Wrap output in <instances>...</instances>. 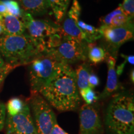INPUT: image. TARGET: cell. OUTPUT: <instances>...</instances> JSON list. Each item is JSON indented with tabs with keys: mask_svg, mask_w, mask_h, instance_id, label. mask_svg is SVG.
<instances>
[{
	"mask_svg": "<svg viewBox=\"0 0 134 134\" xmlns=\"http://www.w3.org/2000/svg\"><path fill=\"white\" fill-rule=\"evenodd\" d=\"M38 93L60 112L74 111L81 103L75 71L65 63L62 64L56 75Z\"/></svg>",
	"mask_w": 134,
	"mask_h": 134,
	"instance_id": "6da1fadb",
	"label": "cell"
},
{
	"mask_svg": "<svg viewBox=\"0 0 134 134\" xmlns=\"http://www.w3.org/2000/svg\"><path fill=\"white\" fill-rule=\"evenodd\" d=\"M105 124L112 134H134V99L132 94L121 93L109 104Z\"/></svg>",
	"mask_w": 134,
	"mask_h": 134,
	"instance_id": "7a4b0ae2",
	"label": "cell"
},
{
	"mask_svg": "<svg viewBox=\"0 0 134 134\" xmlns=\"http://www.w3.org/2000/svg\"><path fill=\"white\" fill-rule=\"evenodd\" d=\"M41 54L27 34L0 36V55L6 63L16 66L28 64Z\"/></svg>",
	"mask_w": 134,
	"mask_h": 134,
	"instance_id": "3957f363",
	"label": "cell"
},
{
	"mask_svg": "<svg viewBox=\"0 0 134 134\" xmlns=\"http://www.w3.org/2000/svg\"><path fill=\"white\" fill-rule=\"evenodd\" d=\"M63 63L47 53H42L29 63L31 91L38 93L56 75Z\"/></svg>",
	"mask_w": 134,
	"mask_h": 134,
	"instance_id": "277c9868",
	"label": "cell"
},
{
	"mask_svg": "<svg viewBox=\"0 0 134 134\" xmlns=\"http://www.w3.org/2000/svg\"><path fill=\"white\" fill-rule=\"evenodd\" d=\"M29 105L37 133L50 134L57 122L49 104L39 93L32 92Z\"/></svg>",
	"mask_w": 134,
	"mask_h": 134,
	"instance_id": "5b68a950",
	"label": "cell"
},
{
	"mask_svg": "<svg viewBox=\"0 0 134 134\" xmlns=\"http://www.w3.org/2000/svg\"><path fill=\"white\" fill-rule=\"evenodd\" d=\"M88 43L80 42L63 34L62 41L57 47L47 54L50 55L60 63L71 64L88 58Z\"/></svg>",
	"mask_w": 134,
	"mask_h": 134,
	"instance_id": "8992f818",
	"label": "cell"
},
{
	"mask_svg": "<svg viewBox=\"0 0 134 134\" xmlns=\"http://www.w3.org/2000/svg\"><path fill=\"white\" fill-rule=\"evenodd\" d=\"M27 30V34L34 41L42 53H45V44L47 38L60 31L58 24L48 21L34 19L32 15L24 13L21 18Z\"/></svg>",
	"mask_w": 134,
	"mask_h": 134,
	"instance_id": "52a82bcc",
	"label": "cell"
},
{
	"mask_svg": "<svg viewBox=\"0 0 134 134\" xmlns=\"http://www.w3.org/2000/svg\"><path fill=\"white\" fill-rule=\"evenodd\" d=\"M99 29L106 44L104 48L109 54L115 57H117V52L122 45L133 40V24L117 27L100 26Z\"/></svg>",
	"mask_w": 134,
	"mask_h": 134,
	"instance_id": "ba28073f",
	"label": "cell"
},
{
	"mask_svg": "<svg viewBox=\"0 0 134 134\" xmlns=\"http://www.w3.org/2000/svg\"><path fill=\"white\" fill-rule=\"evenodd\" d=\"M80 134H103V127L97 108L85 104L80 110Z\"/></svg>",
	"mask_w": 134,
	"mask_h": 134,
	"instance_id": "9c48e42d",
	"label": "cell"
},
{
	"mask_svg": "<svg viewBox=\"0 0 134 134\" xmlns=\"http://www.w3.org/2000/svg\"><path fill=\"white\" fill-rule=\"evenodd\" d=\"M6 122V130H14L19 134H37L30 106L27 103L19 114L13 116L8 115Z\"/></svg>",
	"mask_w": 134,
	"mask_h": 134,
	"instance_id": "30bf717a",
	"label": "cell"
},
{
	"mask_svg": "<svg viewBox=\"0 0 134 134\" xmlns=\"http://www.w3.org/2000/svg\"><path fill=\"white\" fill-rule=\"evenodd\" d=\"M108 66V80L104 90L99 96V99H105L111 96L119 88V81L116 71H115V63L116 57L109 55L106 58Z\"/></svg>",
	"mask_w": 134,
	"mask_h": 134,
	"instance_id": "8fae6325",
	"label": "cell"
},
{
	"mask_svg": "<svg viewBox=\"0 0 134 134\" xmlns=\"http://www.w3.org/2000/svg\"><path fill=\"white\" fill-rule=\"evenodd\" d=\"M2 16L1 22L3 26V35L14 36L25 33L26 28L23 19L9 13Z\"/></svg>",
	"mask_w": 134,
	"mask_h": 134,
	"instance_id": "7c38bea8",
	"label": "cell"
},
{
	"mask_svg": "<svg viewBox=\"0 0 134 134\" xmlns=\"http://www.w3.org/2000/svg\"><path fill=\"white\" fill-rule=\"evenodd\" d=\"M21 9L32 16H42L50 9L48 0H18Z\"/></svg>",
	"mask_w": 134,
	"mask_h": 134,
	"instance_id": "4fadbf2b",
	"label": "cell"
},
{
	"mask_svg": "<svg viewBox=\"0 0 134 134\" xmlns=\"http://www.w3.org/2000/svg\"><path fill=\"white\" fill-rule=\"evenodd\" d=\"M76 21L67 16L62 27L63 34L65 36L71 37L80 42H86V37L79 26Z\"/></svg>",
	"mask_w": 134,
	"mask_h": 134,
	"instance_id": "5bb4252c",
	"label": "cell"
},
{
	"mask_svg": "<svg viewBox=\"0 0 134 134\" xmlns=\"http://www.w3.org/2000/svg\"><path fill=\"white\" fill-rule=\"evenodd\" d=\"M88 48V58L93 65L103 62L109 55L104 48L97 46L94 42L89 43Z\"/></svg>",
	"mask_w": 134,
	"mask_h": 134,
	"instance_id": "9a60e30c",
	"label": "cell"
},
{
	"mask_svg": "<svg viewBox=\"0 0 134 134\" xmlns=\"http://www.w3.org/2000/svg\"><path fill=\"white\" fill-rule=\"evenodd\" d=\"M90 67L86 63H83L77 67L75 70L76 83L79 92L81 90L90 88L89 77L91 74Z\"/></svg>",
	"mask_w": 134,
	"mask_h": 134,
	"instance_id": "2e32d148",
	"label": "cell"
},
{
	"mask_svg": "<svg viewBox=\"0 0 134 134\" xmlns=\"http://www.w3.org/2000/svg\"><path fill=\"white\" fill-rule=\"evenodd\" d=\"M48 3L55 19L61 21L66 12L70 0H48Z\"/></svg>",
	"mask_w": 134,
	"mask_h": 134,
	"instance_id": "e0dca14e",
	"label": "cell"
},
{
	"mask_svg": "<svg viewBox=\"0 0 134 134\" xmlns=\"http://www.w3.org/2000/svg\"><path fill=\"white\" fill-rule=\"evenodd\" d=\"M77 24L86 37L87 43H92L99 38H102V34L99 29L91 25L86 24L83 21L78 20Z\"/></svg>",
	"mask_w": 134,
	"mask_h": 134,
	"instance_id": "ac0fdd59",
	"label": "cell"
},
{
	"mask_svg": "<svg viewBox=\"0 0 134 134\" xmlns=\"http://www.w3.org/2000/svg\"><path fill=\"white\" fill-rule=\"evenodd\" d=\"M26 103L18 98H13L9 100L6 105L8 115H15L19 114L24 109Z\"/></svg>",
	"mask_w": 134,
	"mask_h": 134,
	"instance_id": "d6986e66",
	"label": "cell"
},
{
	"mask_svg": "<svg viewBox=\"0 0 134 134\" xmlns=\"http://www.w3.org/2000/svg\"><path fill=\"white\" fill-rule=\"evenodd\" d=\"M133 19L126 16L123 12L115 15L111 20L109 27H117L126 26L133 25Z\"/></svg>",
	"mask_w": 134,
	"mask_h": 134,
	"instance_id": "ffe728a7",
	"label": "cell"
},
{
	"mask_svg": "<svg viewBox=\"0 0 134 134\" xmlns=\"http://www.w3.org/2000/svg\"><path fill=\"white\" fill-rule=\"evenodd\" d=\"M3 1L6 5L9 14L21 19L24 11L21 9L19 3L14 0H3Z\"/></svg>",
	"mask_w": 134,
	"mask_h": 134,
	"instance_id": "44dd1931",
	"label": "cell"
},
{
	"mask_svg": "<svg viewBox=\"0 0 134 134\" xmlns=\"http://www.w3.org/2000/svg\"><path fill=\"white\" fill-rule=\"evenodd\" d=\"M80 95L82 97L86 104L91 105L98 100L99 97L97 96L96 93L94 91L93 89L88 88L85 90H81L80 92Z\"/></svg>",
	"mask_w": 134,
	"mask_h": 134,
	"instance_id": "7402d4cb",
	"label": "cell"
},
{
	"mask_svg": "<svg viewBox=\"0 0 134 134\" xmlns=\"http://www.w3.org/2000/svg\"><path fill=\"white\" fill-rule=\"evenodd\" d=\"M122 11L124 14L131 19H133L134 17V0H124L120 4Z\"/></svg>",
	"mask_w": 134,
	"mask_h": 134,
	"instance_id": "603a6c76",
	"label": "cell"
},
{
	"mask_svg": "<svg viewBox=\"0 0 134 134\" xmlns=\"http://www.w3.org/2000/svg\"><path fill=\"white\" fill-rule=\"evenodd\" d=\"M80 13H81V6L78 2V0H73L71 9L68 13V17L78 21L79 20Z\"/></svg>",
	"mask_w": 134,
	"mask_h": 134,
	"instance_id": "cb8c5ba5",
	"label": "cell"
},
{
	"mask_svg": "<svg viewBox=\"0 0 134 134\" xmlns=\"http://www.w3.org/2000/svg\"><path fill=\"white\" fill-rule=\"evenodd\" d=\"M122 9L121 7H120V5H119V6L117 7L116 9L114 10L113 11H112L111 13H110L109 14L105 15V16L103 17L100 19V24H101V26H109L110 22H111L112 19L113 18V17L119 13H122Z\"/></svg>",
	"mask_w": 134,
	"mask_h": 134,
	"instance_id": "d4e9b609",
	"label": "cell"
},
{
	"mask_svg": "<svg viewBox=\"0 0 134 134\" xmlns=\"http://www.w3.org/2000/svg\"><path fill=\"white\" fill-rule=\"evenodd\" d=\"M16 67L17 66L14 65L9 64V63H5L4 66L0 68V86L2 85L6 76Z\"/></svg>",
	"mask_w": 134,
	"mask_h": 134,
	"instance_id": "484cf974",
	"label": "cell"
},
{
	"mask_svg": "<svg viewBox=\"0 0 134 134\" xmlns=\"http://www.w3.org/2000/svg\"><path fill=\"white\" fill-rule=\"evenodd\" d=\"M6 105L0 102V131L3 129L6 122Z\"/></svg>",
	"mask_w": 134,
	"mask_h": 134,
	"instance_id": "4316f807",
	"label": "cell"
},
{
	"mask_svg": "<svg viewBox=\"0 0 134 134\" xmlns=\"http://www.w3.org/2000/svg\"><path fill=\"white\" fill-rule=\"evenodd\" d=\"M99 84V79L98 76L94 73H91V74L89 77V85H90V88L92 89L94 88L95 87L98 86Z\"/></svg>",
	"mask_w": 134,
	"mask_h": 134,
	"instance_id": "83f0119b",
	"label": "cell"
},
{
	"mask_svg": "<svg viewBox=\"0 0 134 134\" xmlns=\"http://www.w3.org/2000/svg\"><path fill=\"white\" fill-rule=\"evenodd\" d=\"M50 134H70L65 132L58 124H56L53 128Z\"/></svg>",
	"mask_w": 134,
	"mask_h": 134,
	"instance_id": "f1b7e54d",
	"label": "cell"
},
{
	"mask_svg": "<svg viewBox=\"0 0 134 134\" xmlns=\"http://www.w3.org/2000/svg\"><path fill=\"white\" fill-rule=\"evenodd\" d=\"M7 13H8L6 5L4 4L3 1L0 0V14L3 16V15L7 14Z\"/></svg>",
	"mask_w": 134,
	"mask_h": 134,
	"instance_id": "f546056e",
	"label": "cell"
},
{
	"mask_svg": "<svg viewBox=\"0 0 134 134\" xmlns=\"http://www.w3.org/2000/svg\"><path fill=\"white\" fill-rule=\"evenodd\" d=\"M126 62H127V61L125 60L124 62L122 63V64L119 65L118 66H117V70H115V71H116L117 76H120V75L122 73V72H123V70H124V69L125 65V64H126Z\"/></svg>",
	"mask_w": 134,
	"mask_h": 134,
	"instance_id": "4dcf8cb0",
	"label": "cell"
},
{
	"mask_svg": "<svg viewBox=\"0 0 134 134\" xmlns=\"http://www.w3.org/2000/svg\"><path fill=\"white\" fill-rule=\"evenodd\" d=\"M121 56L125 58V60L126 61L128 62L129 63H130V64L133 65L134 64V57L133 55H125L122 54Z\"/></svg>",
	"mask_w": 134,
	"mask_h": 134,
	"instance_id": "1f68e13d",
	"label": "cell"
},
{
	"mask_svg": "<svg viewBox=\"0 0 134 134\" xmlns=\"http://www.w3.org/2000/svg\"><path fill=\"white\" fill-rule=\"evenodd\" d=\"M5 63H6L4 62V60H3V58H2V57H1V55H0V68L4 66Z\"/></svg>",
	"mask_w": 134,
	"mask_h": 134,
	"instance_id": "d6a6232c",
	"label": "cell"
},
{
	"mask_svg": "<svg viewBox=\"0 0 134 134\" xmlns=\"http://www.w3.org/2000/svg\"><path fill=\"white\" fill-rule=\"evenodd\" d=\"M6 134H19V133L12 130H6Z\"/></svg>",
	"mask_w": 134,
	"mask_h": 134,
	"instance_id": "836d02e7",
	"label": "cell"
},
{
	"mask_svg": "<svg viewBox=\"0 0 134 134\" xmlns=\"http://www.w3.org/2000/svg\"><path fill=\"white\" fill-rule=\"evenodd\" d=\"M133 74H134V71H133V69L132 70L131 72H130V80H131V81L132 83H133L134 82V76H133Z\"/></svg>",
	"mask_w": 134,
	"mask_h": 134,
	"instance_id": "e575fe53",
	"label": "cell"
},
{
	"mask_svg": "<svg viewBox=\"0 0 134 134\" xmlns=\"http://www.w3.org/2000/svg\"><path fill=\"white\" fill-rule=\"evenodd\" d=\"M3 34V26L1 24V22L0 21V35H1Z\"/></svg>",
	"mask_w": 134,
	"mask_h": 134,
	"instance_id": "d590c367",
	"label": "cell"
},
{
	"mask_svg": "<svg viewBox=\"0 0 134 134\" xmlns=\"http://www.w3.org/2000/svg\"><path fill=\"white\" fill-rule=\"evenodd\" d=\"M2 18H3L2 15H1V14H0V21H1V19H2Z\"/></svg>",
	"mask_w": 134,
	"mask_h": 134,
	"instance_id": "8d00e7d4",
	"label": "cell"
}]
</instances>
